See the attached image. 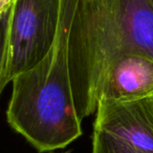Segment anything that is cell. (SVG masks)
Instances as JSON below:
<instances>
[{"mask_svg":"<svg viewBox=\"0 0 153 153\" xmlns=\"http://www.w3.org/2000/svg\"><path fill=\"white\" fill-rule=\"evenodd\" d=\"M78 0H60L55 41L47 56L12 83L6 121L39 152L64 149L82 134L69 72L70 27Z\"/></svg>","mask_w":153,"mask_h":153,"instance_id":"6da1fadb","label":"cell"},{"mask_svg":"<svg viewBox=\"0 0 153 153\" xmlns=\"http://www.w3.org/2000/svg\"><path fill=\"white\" fill-rule=\"evenodd\" d=\"M59 10L60 0H14L1 15V92L47 56L56 39Z\"/></svg>","mask_w":153,"mask_h":153,"instance_id":"7a4b0ae2","label":"cell"},{"mask_svg":"<svg viewBox=\"0 0 153 153\" xmlns=\"http://www.w3.org/2000/svg\"><path fill=\"white\" fill-rule=\"evenodd\" d=\"M93 129L104 131L144 153H153V98L100 99Z\"/></svg>","mask_w":153,"mask_h":153,"instance_id":"3957f363","label":"cell"},{"mask_svg":"<svg viewBox=\"0 0 153 153\" xmlns=\"http://www.w3.org/2000/svg\"><path fill=\"white\" fill-rule=\"evenodd\" d=\"M153 98V59L140 49L123 56L106 74L99 100H135Z\"/></svg>","mask_w":153,"mask_h":153,"instance_id":"277c9868","label":"cell"},{"mask_svg":"<svg viewBox=\"0 0 153 153\" xmlns=\"http://www.w3.org/2000/svg\"><path fill=\"white\" fill-rule=\"evenodd\" d=\"M126 32L144 54L153 59V5L151 0H120Z\"/></svg>","mask_w":153,"mask_h":153,"instance_id":"5b68a950","label":"cell"},{"mask_svg":"<svg viewBox=\"0 0 153 153\" xmlns=\"http://www.w3.org/2000/svg\"><path fill=\"white\" fill-rule=\"evenodd\" d=\"M91 153H144L111 134L93 129Z\"/></svg>","mask_w":153,"mask_h":153,"instance_id":"8992f818","label":"cell"},{"mask_svg":"<svg viewBox=\"0 0 153 153\" xmlns=\"http://www.w3.org/2000/svg\"><path fill=\"white\" fill-rule=\"evenodd\" d=\"M14 0H0V16L3 15Z\"/></svg>","mask_w":153,"mask_h":153,"instance_id":"52a82bcc","label":"cell"},{"mask_svg":"<svg viewBox=\"0 0 153 153\" xmlns=\"http://www.w3.org/2000/svg\"><path fill=\"white\" fill-rule=\"evenodd\" d=\"M50 153H72V151L68 150V151H65V152H51Z\"/></svg>","mask_w":153,"mask_h":153,"instance_id":"ba28073f","label":"cell"},{"mask_svg":"<svg viewBox=\"0 0 153 153\" xmlns=\"http://www.w3.org/2000/svg\"><path fill=\"white\" fill-rule=\"evenodd\" d=\"M151 2H152V5H153V0H151Z\"/></svg>","mask_w":153,"mask_h":153,"instance_id":"9c48e42d","label":"cell"}]
</instances>
